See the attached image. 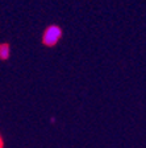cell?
<instances>
[{"label":"cell","mask_w":146,"mask_h":148,"mask_svg":"<svg viewBox=\"0 0 146 148\" xmlns=\"http://www.w3.org/2000/svg\"><path fill=\"white\" fill-rule=\"evenodd\" d=\"M62 38V29L58 25H49L42 34V42L46 46H55Z\"/></svg>","instance_id":"6da1fadb"},{"label":"cell","mask_w":146,"mask_h":148,"mask_svg":"<svg viewBox=\"0 0 146 148\" xmlns=\"http://www.w3.org/2000/svg\"><path fill=\"white\" fill-rule=\"evenodd\" d=\"M9 56H11V46L5 42L0 44V60L5 61L9 58Z\"/></svg>","instance_id":"7a4b0ae2"},{"label":"cell","mask_w":146,"mask_h":148,"mask_svg":"<svg viewBox=\"0 0 146 148\" xmlns=\"http://www.w3.org/2000/svg\"><path fill=\"white\" fill-rule=\"evenodd\" d=\"M0 148H3V140H1V138H0Z\"/></svg>","instance_id":"3957f363"}]
</instances>
